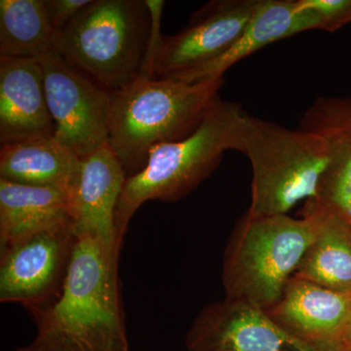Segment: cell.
I'll list each match as a JSON object with an SVG mask.
<instances>
[{
  "mask_svg": "<svg viewBox=\"0 0 351 351\" xmlns=\"http://www.w3.org/2000/svg\"><path fill=\"white\" fill-rule=\"evenodd\" d=\"M318 29L313 12L299 0H258L257 8L239 40L218 59L170 80L199 82L223 77L228 69L269 44Z\"/></svg>",
  "mask_w": 351,
  "mask_h": 351,
  "instance_id": "obj_15",
  "label": "cell"
},
{
  "mask_svg": "<svg viewBox=\"0 0 351 351\" xmlns=\"http://www.w3.org/2000/svg\"><path fill=\"white\" fill-rule=\"evenodd\" d=\"M315 235L307 215H245L232 233L223 258L226 299L269 311L282 297Z\"/></svg>",
  "mask_w": 351,
  "mask_h": 351,
  "instance_id": "obj_5",
  "label": "cell"
},
{
  "mask_svg": "<svg viewBox=\"0 0 351 351\" xmlns=\"http://www.w3.org/2000/svg\"><path fill=\"white\" fill-rule=\"evenodd\" d=\"M341 343H343L346 351H351V316L348 322L346 323L345 330H343Z\"/></svg>",
  "mask_w": 351,
  "mask_h": 351,
  "instance_id": "obj_22",
  "label": "cell"
},
{
  "mask_svg": "<svg viewBox=\"0 0 351 351\" xmlns=\"http://www.w3.org/2000/svg\"><path fill=\"white\" fill-rule=\"evenodd\" d=\"M54 134L39 60L0 58V144Z\"/></svg>",
  "mask_w": 351,
  "mask_h": 351,
  "instance_id": "obj_14",
  "label": "cell"
},
{
  "mask_svg": "<svg viewBox=\"0 0 351 351\" xmlns=\"http://www.w3.org/2000/svg\"><path fill=\"white\" fill-rule=\"evenodd\" d=\"M184 346L186 351H341L306 343L279 326L267 311L226 298L200 311Z\"/></svg>",
  "mask_w": 351,
  "mask_h": 351,
  "instance_id": "obj_10",
  "label": "cell"
},
{
  "mask_svg": "<svg viewBox=\"0 0 351 351\" xmlns=\"http://www.w3.org/2000/svg\"><path fill=\"white\" fill-rule=\"evenodd\" d=\"M299 128L322 138L329 154L317 195L307 201L351 223V97H318L304 113Z\"/></svg>",
  "mask_w": 351,
  "mask_h": 351,
  "instance_id": "obj_13",
  "label": "cell"
},
{
  "mask_svg": "<svg viewBox=\"0 0 351 351\" xmlns=\"http://www.w3.org/2000/svg\"><path fill=\"white\" fill-rule=\"evenodd\" d=\"M350 297H351V295H350Z\"/></svg>",
  "mask_w": 351,
  "mask_h": 351,
  "instance_id": "obj_24",
  "label": "cell"
},
{
  "mask_svg": "<svg viewBox=\"0 0 351 351\" xmlns=\"http://www.w3.org/2000/svg\"><path fill=\"white\" fill-rule=\"evenodd\" d=\"M54 138L78 157L108 145L112 93L71 66L56 51L39 58Z\"/></svg>",
  "mask_w": 351,
  "mask_h": 351,
  "instance_id": "obj_7",
  "label": "cell"
},
{
  "mask_svg": "<svg viewBox=\"0 0 351 351\" xmlns=\"http://www.w3.org/2000/svg\"><path fill=\"white\" fill-rule=\"evenodd\" d=\"M127 175L108 145L84 157L66 191L71 228L76 237H92L122 246L115 212Z\"/></svg>",
  "mask_w": 351,
  "mask_h": 351,
  "instance_id": "obj_11",
  "label": "cell"
},
{
  "mask_svg": "<svg viewBox=\"0 0 351 351\" xmlns=\"http://www.w3.org/2000/svg\"><path fill=\"white\" fill-rule=\"evenodd\" d=\"M76 239L66 223L0 249V302L22 304L34 313L55 301Z\"/></svg>",
  "mask_w": 351,
  "mask_h": 351,
  "instance_id": "obj_8",
  "label": "cell"
},
{
  "mask_svg": "<svg viewBox=\"0 0 351 351\" xmlns=\"http://www.w3.org/2000/svg\"><path fill=\"white\" fill-rule=\"evenodd\" d=\"M279 326L297 338L331 350L341 343L351 316V297L293 276L278 302L267 311Z\"/></svg>",
  "mask_w": 351,
  "mask_h": 351,
  "instance_id": "obj_12",
  "label": "cell"
},
{
  "mask_svg": "<svg viewBox=\"0 0 351 351\" xmlns=\"http://www.w3.org/2000/svg\"><path fill=\"white\" fill-rule=\"evenodd\" d=\"M55 32L63 31L92 0H44Z\"/></svg>",
  "mask_w": 351,
  "mask_h": 351,
  "instance_id": "obj_21",
  "label": "cell"
},
{
  "mask_svg": "<svg viewBox=\"0 0 351 351\" xmlns=\"http://www.w3.org/2000/svg\"><path fill=\"white\" fill-rule=\"evenodd\" d=\"M258 0H219L196 11L179 34L164 36L152 73L158 80L174 78L218 59L239 40Z\"/></svg>",
  "mask_w": 351,
  "mask_h": 351,
  "instance_id": "obj_9",
  "label": "cell"
},
{
  "mask_svg": "<svg viewBox=\"0 0 351 351\" xmlns=\"http://www.w3.org/2000/svg\"><path fill=\"white\" fill-rule=\"evenodd\" d=\"M17 351H38L34 350V348H31V346H27L25 348H17Z\"/></svg>",
  "mask_w": 351,
  "mask_h": 351,
  "instance_id": "obj_23",
  "label": "cell"
},
{
  "mask_svg": "<svg viewBox=\"0 0 351 351\" xmlns=\"http://www.w3.org/2000/svg\"><path fill=\"white\" fill-rule=\"evenodd\" d=\"M313 12L318 29L334 32L351 23V0H299Z\"/></svg>",
  "mask_w": 351,
  "mask_h": 351,
  "instance_id": "obj_20",
  "label": "cell"
},
{
  "mask_svg": "<svg viewBox=\"0 0 351 351\" xmlns=\"http://www.w3.org/2000/svg\"><path fill=\"white\" fill-rule=\"evenodd\" d=\"M152 29L145 0H92L56 34L55 51L113 93L142 73Z\"/></svg>",
  "mask_w": 351,
  "mask_h": 351,
  "instance_id": "obj_4",
  "label": "cell"
},
{
  "mask_svg": "<svg viewBox=\"0 0 351 351\" xmlns=\"http://www.w3.org/2000/svg\"><path fill=\"white\" fill-rule=\"evenodd\" d=\"M66 223L64 191L0 180V249Z\"/></svg>",
  "mask_w": 351,
  "mask_h": 351,
  "instance_id": "obj_17",
  "label": "cell"
},
{
  "mask_svg": "<svg viewBox=\"0 0 351 351\" xmlns=\"http://www.w3.org/2000/svg\"><path fill=\"white\" fill-rule=\"evenodd\" d=\"M121 247L76 239L63 287L55 301L32 313L38 351H131L122 306Z\"/></svg>",
  "mask_w": 351,
  "mask_h": 351,
  "instance_id": "obj_1",
  "label": "cell"
},
{
  "mask_svg": "<svg viewBox=\"0 0 351 351\" xmlns=\"http://www.w3.org/2000/svg\"><path fill=\"white\" fill-rule=\"evenodd\" d=\"M223 84V77L189 83L140 75L113 92L108 147L127 178L144 169L156 145L193 135Z\"/></svg>",
  "mask_w": 351,
  "mask_h": 351,
  "instance_id": "obj_2",
  "label": "cell"
},
{
  "mask_svg": "<svg viewBox=\"0 0 351 351\" xmlns=\"http://www.w3.org/2000/svg\"><path fill=\"white\" fill-rule=\"evenodd\" d=\"M302 214L313 219L315 235L294 276L351 295V223L311 201Z\"/></svg>",
  "mask_w": 351,
  "mask_h": 351,
  "instance_id": "obj_16",
  "label": "cell"
},
{
  "mask_svg": "<svg viewBox=\"0 0 351 351\" xmlns=\"http://www.w3.org/2000/svg\"><path fill=\"white\" fill-rule=\"evenodd\" d=\"M80 159L54 137L1 145L0 180L66 193Z\"/></svg>",
  "mask_w": 351,
  "mask_h": 351,
  "instance_id": "obj_18",
  "label": "cell"
},
{
  "mask_svg": "<svg viewBox=\"0 0 351 351\" xmlns=\"http://www.w3.org/2000/svg\"><path fill=\"white\" fill-rule=\"evenodd\" d=\"M240 152L253 172L250 217L287 215L317 195L329 165L324 140L302 129L286 128L245 112Z\"/></svg>",
  "mask_w": 351,
  "mask_h": 351,
  "instance_id": "obj_6",
  "label": "cell"
},
{
  "mask_svg": "<svg viewBox=\"0 0 351 351\" xmlns=\"http://www.w3.org/2000/svg\"><path fill=\"white\" fill-rule=\"evenodd\" d=\"M244 114L239 105L219 96L193 135L156 145L144 169L127 178L115 212L120 239L144 203L186 197L218 168L226 151L240 152Z\"/></svg>",
  "mask_w": 351,
  "mask_h": 351,
  "instance_id": "obj_3",
  "label": "cell"
},
{
  "mask_svg": "<svg viewBox=\"0 0 351 351\" xmlns=\"http://www.w3.org/2000/svg\"><path fill=\"white\" fill-rule=\"evenodd\" d=\"M44 0L0 1V58L39 59L55 50Z\"/></svg>",
  "mask_w": 351,
  "mask_h": 351,
  "instance_id": "obj_19",
  "label": "cell"
}]
</instances>
